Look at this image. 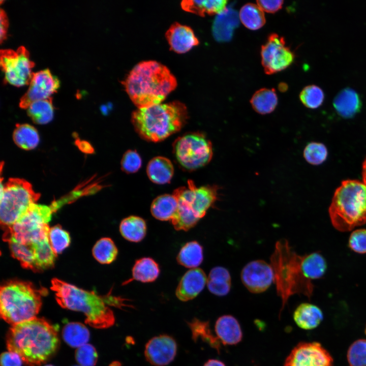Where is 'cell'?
<instances>
[{"label":"cell","instance_id":"484cf974","mask_svg":"<svg viewBox=\"0 0 366 366\" xmlns=\"http://www.w3.org/2000/svg\"><path fill=\"white\" fill-rule=\"evenodd\" d=\"M147 226L145 220L141 217L131 216L124 219L119 225V231L126 240L138 242L145 237Z\"/></svg>","mask_w":366,"mask_h":366},{"label":"cell","instance_id":"db71d44e","mask_svg":"<svg viewBox=\"0 0 366 366\" xmlns=\"http://www.w3.org/2000/svg\"><path fill=\"white\" fill-rule=\"evenodd\" d=\"M80 366H81V365H80Z\"/></svg>","mask_w":366,"mask_h":366},{"label":"cell","instance_id":"5b68a950","mask_svg":"<svg viewBox=\"0 0 366 366\" xmlns=\"http://www.w3.org/2000/svg\"><path fill=\"white\" fill-rule=\"evenodd\" d=\"M301 259L302 256L293 251L286 239L276 242L270 265L274 272L277 294L282 302L280 315L291 295L301 294L309 298L312 295L313 284L303 275Z\"/></svg>","mask_w":366,"mask_h":366},{"label":"cell","instance_id":"8fae6325","mask_svg":"<svg viewBox=\"0 0 366 366\" xmlns=\"http://www.w3.org/2000/svg\"><path fill=\"white\" fill-rule=\"evenodd\" d=\"M173 148L179 165L189 171L205 166L213 155L211 142L200 132L187 133L178 137L175 140Z\"/></svg>","mask_w":366,"mask_h":366},{"label":"cell","instance_id":"7bdbcfd3","mask_svg":"<svg viewBox=\"0 0 366 366\" xmlns=\"http://www.w3.org/2000/svg\"><path fill=\"white\" fill-rule=\"evenodd\" d=\"M120 164L123 171L127 173H133L140 168L142 160L136 150H128L124 154Z\"/></svg>","mask_w":366,"mask_h":366},{"label":"cell","instance_id":"f35d334b","mask_svg":"<svg viewBox=\"0 0 366 366\" xmlns=\"http://www.w3.org/2000/svg\"><path fill=\"white\" fill-rule=\"evenodd\" d=\"M48 239L52 250L56 255L67 248L71 242L69 233L59 225L50 228Z\"/></svg>","mask_w":366,"mask_h":366},{"label":"cell","instance_id":"d590c367","mask_svg":"<svg viewBox=\"0 0 366 366\" xmlns=\"http://www.w3.org/2000/svg\"><path fill=\"white\" fill-rule=\"evenodd\" d=\"M63 337L65 341L73 347H80L88 342L89 332L83 324L71 322L67 324L63 330Z\"/></svg>","mask_w":366,"mask_h":366},{"label":"cell","instance_id":"f546056e","mask_svg":"<svg viewBox=\"0 0 366 366\" xmlns=\"http://www.w3.org/2000/svg\"><path fill=\"white\" fill-rule=\"evenodd\" d=\"M227 1L224 0L183 1L181 6L184 10L204 16L205 14H219L226 8Z\"/></svg>","mask_w":366,"mask_h":366},{"label":"cell","instance_id":"ffe728a7","mask_svg":"<svg viewBox=\"0 0 366 366\" xmlns=\"http://www.w3.org/2000/svg\"><path fill=\"white\" fill-rule=\"evenodd\" d=\"M215 329L216 336L224 345H236L242 340L240 325L233 316L226 315L220 317L216 322Z\"/></svg>","mask_w":366,"mask_h":366},{"label":"cell","instance_id":"836d02e7","mask_svg":"<svg viewBox=\"0 0 366 366\" xmlns=\"http://www.w3.org/2000/svg\"><path fill=\"white\" fill-rule=\"evenodd\" d=\"M188 323L192 332V338L194 341L197 342L200 339L217 350L218 352H220L221 343L218 337L212 333L208 321L194 318Z\"/></svg>","mask_w":366,"mask_h":366},{"label":"cell","instance_id":"d6986e66","mask_svg":"<svg viewBox=\"0 0 366 366\" xmlns=\"http://www.w3.org/2000/svg\"><path fill=\"white\" fill-rule=\"evenodd\" d=\"M171 50L177 53H184L199 44L194 32L190 27L175 22L166 33Z\"/></svg>","mask_w":366,"mask_h":366},{"label":"cell","instance_id":"5bb4252c","mask_svg":"<svg viewBox=\"0 0 366 366\" xmlns=\"http://www.w3.org/2000/svg\"><path fill=\"white\" fill-rule=\"evenodd\" d=\"M284 366H333L330 353L319 343L301 342L286 358Z\"/></svg>","mask_w":366,"mask_h":366},{"label":"cell","instance_id":"681fc988","mask_svg":"<svg viewBox=\"0 0 366 366\" xmlns=\"http://www.w3.org/2000/svg\"><path fill=\"white\" fill-rule=\"evenodd\" d=\"M203 366H226L225 364L221 361L217 359H209L207 361Z\"/></svg>","mask_w":366,"mask_h":366},{"label":"cell","instance_id":"d4e9b609","mask_svg":"<svg viewBox=\"0 0 366 366\" xmlns=\"http://www.w3.org/2000/svg\"><path fill=\"white\" fill-rule=\"evenodd\" d=\"M177 200L172 194H163L156 197L152 202L150 212L156 219L162 221H171L177 210Z\"/></svg>","mask_w":366,"mask_h":366},{"label":"cell","instance_id":"277c9868","mask_svg":"<svg viewBox=\"0 0 366 366\" xmlns=\"http://www.w3.org/2000/svg\"><path fill=\"white\" fill-rule=\"evenodd\" d=\"M187 118L186 106L177 101L138 108L131 115L136 132L152 142L162 141L179 131Z\"/></svg>","mask_w":366,"mask_h":366},{"label":"cell","instance_id":"e575fe53","mask_svg":"<svg viewBox=\"0 0 366 366\" xmlns=\"http://www.w3.org/2000/svg\"><path fill=\"white\" fill-rule=\"evenodd\" d=\"M301 266L303 275L311 281L321 278L326 269L324 259L317 253L302 256Z\"/></svg>","mask_w":366,"mask_h":366},{"label":"cell","instance_id":"d6a6232c","mask_svg":"<svg viewBox=\"0 0 366 366\" xmlns=\"http://www.w3.org/2000/svg\"><path fill=\"white\" fill-rule=\"evenodd\" d=\"M250 102L257 113L266 114L274 110L278 104V98L274 89L262 88L253 95Z\"/></svg>","mask_w":366,"mask_h":366},{"label":"cell","instance_id":"f1b7e54d","mask_svg":"<svg viewBox=\"0 0 366 366\" xmlns=\"http://www.w3.org/2000/svg\"><path fill=\"white\" fill-rule=\"evenodd\" d=\"M13 140L19 148L29 150L38 146L40 137L37 130L33 126L28 124H18L13 133Z\"/></svg>","mask_w":366,"mask_h":366},{"label":"cell","instance_id":"4dcf8cb0","mask_svg":"<svg viewBox=\"0 0 366 366\" xmlns=\"http://www.w3.org/2000/svg\"><path fill=\"white\" fill-rule=\"evenodd\" d=\"M176 260L180 265L186 268H197L203 260V248L196 241L188 242L180 249Z\"/></svg>","mask_w":366,"mask_h":366},{"label":"cell","instance_id":"7c38bea8","mask_svg":"<svg viewBox=\"0 0 366 366\" xmlns=\"http://www.w3.org/2000/svg\"><path fill=\"white\" fill-rule=\"evenodd\" d=\"M0 64L5 82L17 87L29 84L35 63L30 60L29 52L25 47L21 46L16 51L1 49Z\"/></svg>","mask_w":366,"mask_h":366},{"label":"cell","instance_id":"8992f818","mask_svg":"<svg viewBox=\"0 0 366 366\" xmlns=\"http://www.w3.org/2000/svg\"><path fill=\"white\" fill-rule=\"evenodd\" d=\"M47 294L45 288H38L29 282H5L0 290L1 317L12 325L36 318L42 306V296Z\"/></svg>","mask_w":366,"mask_h":366},{"label":"cell","instance_id":"7a4b0ae2","mask_svg":"<svg viewBox=\"0 0 366 366\" xmlns=\"http://www.w3.org/2000/svg\"><path fill=\"white\" fill-rule=\"evenodd\" d=\"M57 303L63 308L81 312L85 322L96 328H105L115 322L113 311L109 306L126 307V299L111 295L102 296L94 291L80 288L57 278L51 281Z\"/></svg>","mask_w":366,"mask_h":366},{"label":"cell","instance_id":"44dd1931","mask_svg":"<svg viewBox=\"0 0 366 366\" xmlns=\"http://www.w3.org/2000/svg\"><path fill=\"white\" fill-rule=\"evenodd\" d=\"M333 105L341 116L351 118L360 111L362 104L358 94L352 88L346 87L336 96Z\"/></svg>","mask_w":366,"mask_h":366},{"label":"cell","instance_id":"6da1fadb","mask_svg":"<svg viewBox=\"0 0 366 366\" xmlns=\"http://www.w3.org/2000/svg\"><path fill=\"white\" fill-rule=\"evenodd\" d=\"M6 342L8 351L18 354L26 364L36 366L45 362L56 352L59 339L52 325L36 317L12 325Z\"/></svg>","mask_w":366,"mask_h":366},{"label":"cell","instance_id":"c3c4849f","mask_svg":"<svg viewBox=\"0 0 366 366\" xmlns=\"http://www.w3.org/2000/svg\"><path fill=\"white\" fill-rule=\"evenodd\" d=\"M0 23H1V42L2 43L7 38V29L8 27V19L5 11L1 9L0 11Z\"/></svg>","mask_w":366,"mask_h":366},{"label":"cell","instance_id":"ee69618b","mask_svg":"<svg viewBox=\"0 0 366 366\" xmlns=\"http://www.w3.org/2000/svg\"><path fill=\"white\" fill-rule=\"evenodd\" d=\"M98 358L95 348L89 344L79 347L76 352V359L81 366H94Z\"/></svg>","mask_w":366,"mask_h":366},{"label":"cell","instance_id":"f6af8a7d","mask_svg":"<svg viewBox=\"0 0 366 366\" xmlns=\"http://www.w3.org/2000/svg\"><path fill=\"white\" fill-rule=\"evenodd\" d=\"M349 245L350 249L356 253H366V229L354 230L350 235Z\"/></svg>","mask_w":366,"mask_h":366},{"label":"cell","instance_id":"74e56055","mask_svg":"<svg viewBox=\"0 0 366 366\" xmlns=\"http://www.w3.org/2000/svg\"><path fill=\"white\" fill-rule=\"evenodd\" d=\"M239 18L248 28L256 30L261 28L265 22L263 11L257 5L247 4L240 9Z\"/></svg>","mask_w":366,"mask_h":366},{"label":"cell","instance_id":"83f0119b","mask_svg":"<svg viewBox=\"0 0 366 366\" xmlns=\"http://www.w3.org/2000/svg\"><path fill=\"white\" fill-rule=\"evenodd\" d=\"M132 279L143 283L154 282L159 277L160 269L152 258L143 257L137 260L132 268Z\"/></svg>","mask_w":366,"mask_h":366},{"label":"cell","instance_id":"816d5d0a","mask_svg":"<svg viewBox=\"0 0 366 366\" xmlns=\"http://www.w3.org/2000/svg\"><path fill=\"white\" fill-rule=\"evenodd\" d=\"M45 366H53V365H45Z\"/></svg>","mask_w":366,"mask_h":366},{"label":"cell","instance_id":"f5cc1de1","mask_svg":"<svg viewBox=\"0 0 366 366\" xmlns=\"http://www.w3.org/2000/svg\"><path fill=\"white\" fill-rule=\"evenodd\" d=\"M365 334H366V328H365Z\"/></svg>","mask_w":366,"mask_h":366},{"label":"cell","instance_id":"ac0fdd59","mask_svg":"<svg viewBox=\"0 0 366 366\" xmlns=\"http://www.w3.org/2000/svg\"><path fill=\"white\" fill-rule=\"evenodd\" d=\"M207 279L200 268H191L181 277L175 290L177 298L188 301L195 298L204 289Z\"/></svg>","mask_w":366,"mask_h":366},{"label":"cell","instance_id":"cb8c5ba5","mask_svg":"<svg viewBox=\"0 0 366 366\" xmlns=\"http://www.w3.org/2000/svg\"><path fill=\"white\" fill-rule=\"evenodd\" d=\"M146 173L149 179L154 183L165 184L170 182L173 175V165L168 158L156 157L148 162Z\"/></svg>","mask_w":366,"mask_h":366},{"label":"cell","instance_id":"ba28073f","mask_svg":"<svg viewBox=\"0 0 366 366\" xmlns=\"http://www.w3.org/2000/svg\"><path fill=\"white\" fill-rule=\"evenodd\" d=\"M218 187H197L192 180L187 187H179L173 193L177 200L176 214L171 221L176 230L187 231L194 227L218 199Z\"/></svg>","mask_w":366,"mask_h":366},{"label":"cell","instance_id":"2e32d148","mask_svg":"<svg viewBox=\"0 0 366 366\" xmlns=\"http://www.w3.org/2000/svg\"><path fill=\"white\" fill-rule=\"evenodd\" d=\"M240 278L243 285L253 293L266 291L274 279L271 265L262 260L252 261L246 265Z\"/></svg>","mask_w":366,"mask_h":366},{"label":"cell","instance_id":"9a60e30c","mask_svg":"<svg viewBox=\"0 0 366 366\" xmlns=\"http://www.w3.org/2000/svg\"><path fill=\"white\" fill-rule=\"evenodd\" d=\"M59 85V80L48 69L33 73L29 87L20 98V107L27 109L35 101L51 97Z\"/></svg>","mask_w":366,"mask_h":366},{"label":"cell","instance_id":"7402d4cb","mask_svg":"<svg viewBox=\"0 0 366 366\" xmlns=\"http://www.w3.org/2000/svg\"><path fill=\"white\" fill-rule=\"evenodd\" d=\"M238 25L237 12L231 8H226L217 14L213 23L212 34L217 41H228L232 36L235 28Z\"/></svg>","mask_w":366,"mask_h":366},{"label":"cell","instance_id":"4fadbf2b","mask_svg":"<svg viewBox=\"0 0 366 366\" xmlns=\"http://www.w3.org/2000/svg\"><path fill=\"white\" fill-rule=\"evenodd\" d=\"M262 64L266 74H272L281 71L293 62L294 54L286 46L283 37L271 34L261 51Z\"/></svg>","mask_w":366,"mask_h":366},{"label":"cell","instance_id":"603a6c76","mask_svg":"<svg viewBox=\"0 0 366 366\" xmlns=\"http://www.w3.org/2000/svg\"><path fill=\"white\" fill-rule=\"evenodd\" d=\"M293 319L300 328L312 329L320 324L323 320V315L317 306L310 303H302L295 310Z\"/></svg>","mask_w":366,"mask_h":366},{"label":"cell","instance_id":"bcb514c9","mask_svg":"<svg viewBox=\"0 0 366 366\" xmlns=\"http://www.w3.org/2000/svg\"><path fill=\"white\" fill-rule=\"evenodd\" d=\"M22 361L20 356L14 352L8 351L1 356V366H21Z\"/></svg>","mask_w":366,"mask_h":366},{"label":"cell","instance_id":"8d00e7d4","mask_svg":"<svg viewBox=\"0 0 366 366\" xmlns=\"http://www.w3.org/2000/svg\"><path fill=\"white\" fill-rule=\"evenodd\" d=\"M92 252L94 257L100 263L108 264L116 259L118 250L112 239L103 237L96 242Z\"/></svg>","mask_w":366,"mask_h":366},{"label":"cell","instance_id":"ab89813d","mask_svg":"<svg viewBox=\"0 0 366 366\" xmlns=\"http://www.w3.org/2000/svg\"><path fill=\"white\" fill-rule=\"evenodd\" d=\"M302 103L310 109H316L320 106L324 99L323 90L316 85H310L304 87L299 95Z\"/></svg>","mask_w":366,"mask_h":366},{"label":"cell","instance_id":"60d3db41","mask_svg":"<svg viewBox=\"0 0 366 366\" xmlns=\"http://www.w3.org/2000/svg\"><path fill=\"white\" fill-rule=\"evenodd\" d=\"M347 360L350 366H366V339H359L349 347Z\"/></svg>","mask_w":366,"mask_h":366},{"label":"cell","instance_id":"4316f807","mask_svg":"<svg viewBox=\"0 0 366 366\" xmlns=\"http://www.w3.org/2000/svg\"><path fill=\"white\" fill-rule=\"evenodd\" d=\"M209 291L217 296L227 294L231 288V276L228 270L223 267H214L209 272L207 281Z\"/></svg>","mask_w":366,"mask_h":366},{"label":"cell","instance_id":"9c48e42d","mask_svg":"<svg viewBox=\"0 0 366 366\" xmlns=\"http://www.w3.org/2000/svg\"><path fill=\"white\" fill-rule=\"evenodd\" d=\"M54 211L51 205L32 204L14 224L3 229L4 241L32 244L48 238V223Z\"/></svg>","mask_w":366,"mask_h":366},{"label":"cell","instance_id":"f907efd6","mask_svg":"<svg viewBox=\"0 0 366 366\" xmlns=\"http://www.w3.org/2000/svg\"><path fill=\"white\" fill-rule=\"evenodd\" d=\"M363 182L366 185V158L363 162L362 169Z\"/></svg>","mask_w":366,"mask_h":366},{"label":"cell","instance_id":"1f68e13d","mask_svg":"<svg viewBox=\"0 0 366 366\" xmlns=\"http://www.w3.org/2000/svg\"><path fill=\"white\" fill-rule=\"evenodd\" d=\"M27 113L36 124L49 123L52 120L54 115L52 97L34 102L27 108Z\"/></svg>","mask_w":366,"mask_h":366},{"label":"cell","instance_id":"b9f144b4","mask_svg":"<svg viewBox=\"0 0 366 366\" xmlns=\"http://www.w3.org/2000/svg\"><path fill=\"white\" fill-rule=\"evenodd\" d=\"M327 150L324 145L321 143L311 142L309 143L303 151V156L310 164L319 165L326 159Z\"/></svg>","mask_w":366,"mask_h":366},{"label":"cell","instance_id":"e0dca14e","mask_svg":"<svg viewBox=\"0 0 366 366\" xmlns=\"http://www.w3.org/2000/svg\"><path fill=\"white\" fill-rule=\"evenodd\" d=\"M177 344L171 336L161 334L150 339L146 343L144 355L146 360L154 366H165L174 359Z\"/></svg>","mask_w":366,"mask_h":366},{"label":"cell","instance_id":"7dc6e473","mask_svg":"<svg viewBox=\"0 0 366 366\" xmlns=\"http://www.w3.org/2000/svg\"><path fill=\"white\" fill-rule=\"evenodd\" d=\"M257 5L263 11L267 13H274L280 9L283 1H257Z\"/></svg>","mask_w":366,"mask_h":366},{"label":"cell","instance_id":"3957f363","mask_svg":"<svg viewBox=\"0 0 366 366\" xmlns=\"http://www.w3.org/2000/svg\"><path fill=\"white\" fill-rule=\"evenodd\" d=\"M123 84L132 101L141 108L161 104L177 81L166 66L149 60L136 65Z\"/></svg>","mask_w":366,"mask_h":366},{"label":"cell","instance_id":"30bf717a","mask_svg":"<svg viewBox=\"0 0 366 366\" xmlns=\"http://www.w3.org/2000/svg\"><path fill=\"white\" fill-rule=\"evenodd\" d=\"M0 221L3 229L11 227L40 197L27 180L11 178L1 182Z\"/></svg>","mask_w":366,"mask_h":366},{"label":"cell","instance_id":"52a82bcc","mask_svg":"<svg viewBox=\"0 0 366 366\" xmlns=\"http://www.w3.org/2000/svg\"><path fill=\"white\" fill-rule=\"evenodd\" d=\"M331 222L345 232L366 223V185L356 180L343 181L336 190L329 208Z\"/></svg>","mask_w":366,"mask_h":366}]
</instances>
